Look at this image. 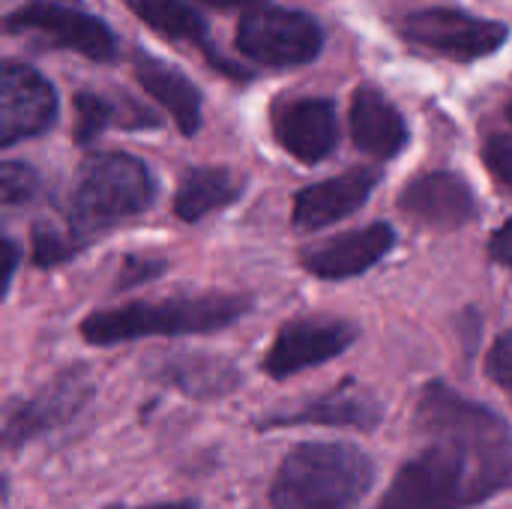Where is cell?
Instances as JSON below:
<instances>
[{
    "label": "cell",
    "instance_id": "obj_8",
    "mask_svg": "<svg viewBox=\"0 0 512 509\" xmlns=\"http://www.w3.org/2000/svg\"><path fill=\"white\" fill-rule=\"evenodd\" d=\"M3 30L18 36H36L51 48L81 54L93 63H111L117 57L114 30L102 18L69 3H54V0L24 3L6 15Z\"/></svg>",
    "mask_w": 512,
    "mask_h": 509
},
{
    "label": "cell",
    "instance_id": "obj_3",
    "mask_svg": "<svg viewBox=\"0 0 512 509\" xmlns=\"http://www.w3.org/2000/svg\"><path fill=\"white\" fill-rule=\"evenodd\" d=\"M156 195L159 180L144 159L117 150L93 153L78 168L63 228L84 252L120 222L147 213Z\"/></svg>",
    "mask_w": 512,
    "mask_h": 509
},
{
    "label": "cell",
    "instance_id": "obj_19",
    "mask_svg": "<svg viewBox=\"0 0 512 509\" xmlns=\"http://www.w3.org/2000/svg\"><path fill=\"white\" fill-rule=\"evenodd\" d=\"M246 180L231 168L198 165L183 171L174 192V216L183 222H201L210 213H219L243 198Z\"/></svg>",
    "mask_w": 512,
    "mask_h": 509
},
{
    "label": "cell",
    "instance_id": "obj_28",
    "mask_svg": "<svg viewBox=\"0 0 512 509\" xmlns=\"http://www.w3.org/2000/svg\"><path fill=\"white\" fill-rule=\"evenodd\" d=\"M21 264V249L12 237H3V297L9 294L12 288V279H15V270Z\"/></svg>",
    "mask_w": 512,
    "mask_h": 509
},
{
    "label": "cell",
    "instance_id": "obj_9",
    "mask_svg": "<svg viewBox=\"0 0 512 509\" xmlns=\"http://www.w3.org/2000/svg\"><path fill=\"white\" fill-rule=\"evenodd\" d=\"M360 339V327L348 318L336 315H303L279 327L267 354L261 357V372L273 381H288L300 372L318 369L345 351H351Z\"/></svg>",
    "mask_w": 512,
    "mask_h": 509
},
{
    "label": "cell",
    "instance_id": "obj_5",
    "mask_svg": "<svg viewBox=\"0 0 512 509\" xmlns=\"http://www.w3.org/2000/svg\"><path fill=\"white\" fill-rule=\"evenodd\" d=\"M96 378L93 369L84 363L60 369L39 393L9 399L3 408V450L15 453L27 444L69 426L96 396Z\"/></svg>",
    "mask_w": 512,
    "mask_h": 509
},
{
    "label": "cell",
    "instance_id": "obj_1",
    "mask_svg": "<svg viewBox=\"0 0 512 509\" xmlns=\"http://www.w3.org/2000/svg\"><path fill=\"white\" fill-rule=\"evenodd\" d=\"M420 450L375 509H477L512 489V432L483 402L429 381L414 411Z\"/></svg>",
    "mask_w": 512,
    "mask_h": 509
},
{
    "label": "cell",
    "instance_id": "obj_22",
    "mask_svg": "<svg viewBox=\"0 0 512 509\" xmlns=\"http://www.w3.org/2000/svg\"><path fill=\"white\" fill-rule=\"evenodd\" d=\"M81 249L78 243L69 237V231L63 225H54V222H36L33 231H30V258L36 267L42 270H51V267H60L72 258H78Z\"/></svg>",
    "mask_w": 512,
    "mask_h": 509
},
{
    "label": "cell",
    "instance_id": "obj_16",
    "mask_svg": "<svg viewBox=\"0 0 512 509\" xmlns=\"http://www.w3.org/2000/svg\"><path fill=\"white\" fill-rule=\"evenodd\" d=\"M381 183L378 168H348L339 177L312 183L294 195L291 222L297 231H321L354 216Z\"/></svg>",
    "mask_w": 512,
    "mask_h": 509
},
{
    "label": "cell",
    "instance_id": "obj_6",
    "mask_svg": "<svg viewBox=\"0 0 512 509\" xmlns=\"http://www.w3.org/2000/svg\"><path fill=\"white\" fill-rule=\"evenodd\" d=\"M237 51L267 69H297L318 60L324 27L315 15L285 6H258L246 12L234 33Z\"/></svg>",
    "mask_w": 512,
    "mask_h": 509
},
{
    "label": "cell",
    "instance_id": "obj_13",
    "mask_svg": "<svg viewBox=\"0 0 512 509\" xmlns=\"http://www.w3.org/2000/svg\"><path fill=\"white\" fill-rule=\"evenodd\" d=\"M147 381L183 393L195 402H213L243 387V372L222 354L207 351H153L144 357Z\"/></svg>",
    "mask_w": 512,
    "mask_h": 509
},
{
    "label": "cell",
    "instance_id": "obj_29",
    "mask_svg": "<svg viewBox=\"0 0 512 509\" xmlns=\"http://www.w3.org/2000/svg\"><path fill=\"white\" fill-rule=\"evenodd\" d=\"M201 6H210V9H240L243 15L258 9V6H267L270 0H195Z\"/></svg>",
    "mask_w": 512,
    "mask_h": 509
},
{
    "label": "cell",
    "instance_id": "obj_23",
    "mask_svg": "<svg viewBox=\"0 0 512 509\" xmlns=\"http://www.w3.org/2000/svg\"><path fill=\"white\" fill-rule=\"evenodd\" d=\"M42 189V177L33 165L6 159L0 165V201L3 207H24L30 204Z\"/></svg>",
    "mask_w": 512,
    "mask_h": 509
},
{
    "label": "cell",
    "instance_id": "obj_30",
    "mask_svg": "<svg viewBox=\"0 0 512 509\" xmlns=\"http://www.w3.org/2000/svg\"><path fill=\"white\" fill-rule=\"evenodd\" d=\"M105 509H198L195 501H156V504H141V507H123V504H114V507Z\"/></svg>",
    "mask_w": 512,
    "mask_h": 509
},
{
    "label": "cell",
    "instance_id": "obj_20",
    "mask_svg": "<svg viewBox=\"0 0 512 509\" xmlns=\"http://www.w3.org/2000/svg\"><path fill=\"white\" fill-rule=\"evenodd\" d=\"M111 126H123V129L159 126V117L129 99L117 102L93 90H78L75 93V132H72L75 141L93 144Z\"/></svg>",
    "mask_w": 512,
    "mask_h": 509
},
{
    "label": "cell",
    "instance_id": "obj_31",
    "mask_svg": "<svg viewBox=\"0 0 512 509\" xmlns=\"http://www.w3.org/2000/svg\"><path fill=\"white\" fill-rule=\"evenodd\" d=\"M507 120H510V123H512V102H510V105H507Z\"/></svg>",
    "mask_w": 512,
    "mask_h": 509
},
{
    "label": "cell",
    "instance_id": "obj_24",
    "mask_svg": "<svg viewBox=\"0 0 512 509\" xmlns=\"http://www.w3.org/2000/svg\"><path fill=\"white\" fill-rule=\"evenodd\" d=\"M165 270H168V261H162V258L126 255L123 264H120V273H117V279H114V291H129V288H138V285H144V282H153V279H159Z\"/></svg>",
    "mask_w": 512,
    "mask_h": 509
},
{
    "label": "cell",
    "instance_id": "obj_2",
    "mask_svg": "<svg viewBox=\"0 0 512 509\" xmlns=\"http://www.w3.org/2000/svg\"><path fill=\"white\" fill-rule=\"evenodd\" d=\"M255 300L246 294H180L165 300H129L108 309H93L78 333L87 345L111 348L150 336H210L234 327L252 312Z\"/></svg>",
    "mask_w": 512,
    "mask_h": 509
},
{
    "label": "cell",
    "instance_id": "obj_10",
    "mask_svg": "<svg viewBox=\"0 0 512 509\" xmlns=\"http://www.w3.org/2000/svg\"><path fill=\"white\" fill-rule=\"evenodd\" d=\"M384 402L366 390L363 384L345 378L339 387L306 396L288 405H279L267 411L261 420H255L258 432H276V429H300V426H321V429H354V432H375L384 423Z\"/></svg>",
    "mask_w": 512,
    "mask_h": 509
},
{
    "label": "cell",
    "instance_id": "obj_15",
    "mask_svg": "<svg viewBox=\"0 0 512 509\" xmlns=\"http://www.w3.org/2000/svg\"><path fill=\"white\" fill-rule=\"evenodd\" d=\"M399 210L417 225L456 231L480 216L471 183L456 171H426L399 192Z\"/></svg>",
    "mask_w": 512,
    "mask_h": 509
},
{
    "label": "cell",
    "instance_id": "obj_27",
    "mask_svg": "<svg viewBox=\"0 0 512 509\" xmlns=\"http://www.w3.org/2000/svg\"><path fill=\"white\" fill-rule=\"evenodd\" d=\"M489 258L512 273V219L495 228V234L489 237Z\"/></svg>",
    "mask_w": 512,
    "mask_h": 509
},
{
    "label": "cell",
    "instance_id": "obj_26",
    "mask_svg": "<svg viewBox=\"0 0 512 509\" xmlns=\"http://www.w3.org/2000/svg\"><path fill=\"white\" fill-rule=\"evenodd\" d=\"M483 162L492 171V177L512 192V138L510 135H492L483 144Z\"/></svg>",
    "mask_w": 512,
    "mask_h": 509
},
{
    "label": "cell",
    "instance_id": "obj_4",
    "mask_svg": "<svg viewBox=\"0 0 512 509\" xmlns=\"http://www.w3.org/2000/svg\"><path fill=\"white\" fill-rule=\"evenodd\" d=\"M378 480L375 459L345 441L297 444L270 483L273 509H357Z\"/></svg>",
    "mask_w": 512,
    "mask_h": 509
},
{
    "label": "cell",
    "instance_id": "obj_14",
    "mask_svg": "<svg viewBox=\"0 0 512 509\" xmlns=\"http://www.w3.org/2000/svg\"><path fill=\"white\" fill-rule=\"evenodd\" d=\"M273 135L279 147L303 165H321L339 147V114L327 96H300L273 108Z\"/></svg>",
    "mask_w": 512,
    "mask_h": 509
},
{
    "label": "cell",
    "instance_id": "obj_25",
    "mask_svg": "<svg viewBox=\"0 0 512 509\" xmlns=\"http://www.w3.org/2000/svg\"><path fill=\"white\" fill-rule=\"evenodd\" d=\"M486 375L492 384H498L507 393V399L512 402V330H504L492 342V348L486 354Z\"/></svg>",
    "mask_w": 512,
    "mask_h": 509
},
{
    "label": "cell",
    "instance_id": "obj_18",
    "mask_svg": "<svg viewBox=\"0 0 512 509\" xmlns=\"http://www.w3.org/2000/svg\"><path fill=\"white\" fill-rule=\"evenodd\" d=\"M348 123H351V138L357 150L375 159H396L411 138L402 111L375 87L354 90Z\"/></svg>",
    "mask_w": 512,
    "mask_h": 509
},
{
    "label": "cell",
    "instance_id": "obj_17",
    "mask_svg": "<svg viewBox=\"0 0 512 509\" xmlns=\"http://www.w3.org/2000/svg\"><path fill=\"white\" fill-rule=\"evenodd\" d=\"M132 72H135V81L171 114L180 135L186 138L198 135L201 120H204V96L195 87V81H189L177 66L165 63L162 57L150 51H135Z\"/></svg>",
    "mask_w": 512,
    "mask_h": 509
},
{
    "label": "cell",
    "instance_id": "obj_7",
    "mask_svg": "<svg viewBox=\"0 0 512 509\" xmlns=\"http://www.w3.org/2000/svg\"><path fill=\"white\" fill-rule=\"evenodd\" d=\"M402 42L459 63L492 57L510 42V27L495 18H480L453 6H432L408 12L396 24Z\"/></svg>",
    "mask_w": 512,
    "mask_h": 509
},
{
    "label": "cell",
    "instance_id": "obj_21",
    "mask_svg": "<svg viewBox=\"0 0 512 509\" xmlns=\"http://www.w3.org/2000/svg\"><path fill=\"white\" fill-rule=\"evenodd\" d=\"M123 3L153 33H159V36H165L171 42L198 45V48H204V54H210V48H207V21L186 0H123Z\"/></svg>",
    "mask_w": 512,
    "mask_h": 509
},
{
    "label": "cell",
    "instance_id": "obj_12",
    "mask_svg": "<svg viewBox=\"0 0 512 509\" xmlns=\"http://www.w3.org/2000/svg\"><path fill=\"white\" fill-rule=\"evenodd\" d=\"M399 243V234L390 222H372L366 228H354L321 243H309L297 252L300 267L324 282H345L369 273L381 264Z\"/></svg>",
    "mask_w": 512,
    "mask_h": 509
},
{
    "label": "cell",
    "instance_id": "obj_11",
    "mask_svg": "<svg viewBox=\"0 0 512 509\" xmlns=\"http://www.w3.org/2000/svg\"><path fill=\"white\" fill-rule=\"evenodd\" d=\"M60 114L54 84L21 60H6L0 72V147L45 135Z\"/></svg>",
    "mask_w": 512,
    "mask_h": 509
}]
</instances>
